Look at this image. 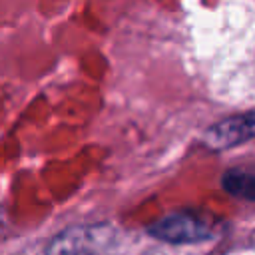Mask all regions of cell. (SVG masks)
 I'll return each instance as SVG.
<instances>
[{"mask_svg":"<svg viewBox=\"0 0 255 255\" xmlns=\"http://www.w3.org/2000/svg\"><path fill=\"white\" fill-rule=\"evenodd\" d=\"M225 185H227L233 193L247 195V197H255V177H251V175H245V173L231 175V177H227Z\"/></svg>","mask_w":255,"mask_h":255,"instance_id":"1","label":"cell"}]
</instances>
